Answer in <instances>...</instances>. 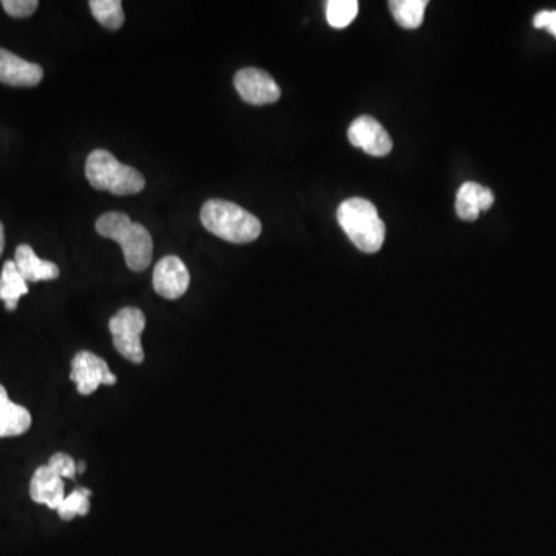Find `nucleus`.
<instances>
[{"label":"nucleus","instance_id":"nucleus-1","mask_svg":"<svg viewBox=\"0 0 556 556\" xmlns=\"http://www.w3.org/2000/svg\"><path fill=\"white\" fill-rule=\"evenodd\" d=\"M96 231L102 237L119 243L127 266L132 271L141 272L149 268L152 263L153 240L143 224L133 223L123 212H109L98 218Z\"/></svg>","mask_w":556,"mask_h":556},{"label":"nucleus","instance_id":"nucleus-2","mask_svg":"<svg viewBox=\"0 0 556 556\" xmlns=\"http://www.w3.org/2000/svg\"><path fill=\"white\" fill-rule=\"evenodd\" d=\"M201 223L221 240L245 245L262 234V223L238 204L224 200H209L201 209Z\"/></svg>","mask_w":556,"mask_h":556},{"label":"nucleus","instance_id":"nucleus-3","mask_svg":"<svg viewBox=\"0 0 556 556\" xmlns=\"http://www.w3.org/2000/svg\"><path fill=\"white\" fill-rule=\"evenodd\" d=\"M337 220L354 246L365 254H374L384 246L385 223L376 206L363 198H350L340 204Z\"/></svg>","mask_w":556,"mask_h":556},{"label":"nucleus","instance_id":"nucleus-4","mask_svg":"<svg viewBox=\"0 0 556 556\" xmlns=\"http://www.w3.org/2000/svg\"><path fill=\"white\" fill-rule=\"evenodd\" d=\"M85 175L95 189L115 195H135L146 187L143 173L119 163L107 150H93L85 163Z\"/></svg>","mask_w":556,"mask_h":556},{"label":"nucleus","instance_id":"nucleus-5","mask_svg":"<svg viewBox=\"0 0 556 556\" xmlns=\"http://www.w3.org/2000/svg\"><path fill=\"white\" fill-rule=\"evenodd\" d=\"M144 328H146V316L141 309L133 306L119 309L109 322L115 350L124 359L136 365L144 362L143 343H141Z\"/></svg>","mask_w":556,"mask_h":556},{"label":"nucleus","instance_id":"nucleus-6","mask_svg":"<svg viewBox=\"0 0 556 556\" xmlns=\"http://www.w3.org/2000/svg\"><path fill=\"white\" fill-rule=\"evenodd\" d=\"M70 379L75 382L78 393L82 396H90L101 385H115L118 382L115 374L109 370L106 360L90 351H79L73 357Z\"/></svg>","mask_w":556,"mask_h":556},{"label":"nucleus","instance_id":"nucleus-7","mask_svg":"<svg viewBox=\"0 0 556 556\" xmlns=\"http://www.w3.org/2000/svg\"><path fill=\"white\" fill-rule=\"evenodd\" d=\"M234 85L241 99L252 106L274 104L282 96L274 78L260 68H243L235 75Z\"/></svg>","mask_w":556,"mask_h":556},{"label":"nucleus","instance_id":"nucleus-8","mask_svg":"<svg viewBox=\"0 0 556 556\" xmlns=\"http://www.w3.org/2000/svg\"><path fill=\"white\" fill-rule=\"evenodd\" d=\"M190 274L183 260L177 255L161 258L153 271V289L167 300H177L186 294Z\"/></svg>","mask_w":556,"mask_h":556},{"label":"nucleus","instance_id":"nucleus-9","mask_svg":"<svg viewBox=\"0 0 556 556\" xmlns=\"http://www.w3.org/2000/svg\"><path fill=\"white\" fill-rule=\"evenodd\" d=\"M348 138L353 146L360 147L371 156H385L393 149V141L384 126L371 118L360 116L351 124Z\"/></svg>","mask_w":556,"mask_h":556},{"label":"nucleus","instance_id":"nucleus-10","mask_svg":"<svg viewBox=\"0 0 556 556\" xmlns=\"http://www.w3.org/2000/svg\"><path fill=\"white\" fill-rule=\"evenodd\" d=\"M44 78L41 65L31 64L0 48V82L11 87H36Z\"/></svg>","mask_w":556,"mask_h":556},{"label":"nucleus","instance_id":"nucleus-11","mask_svg":"<svg viewBox=\"0 0 556 556\" xmlns=\"http://www.w3.org/2000/svg\"><path fill=\"white\" fill-rule=\"evenodd\" d=\"M30 496L36 504L58 510L65 499L64 481L50 465H42L31 478Z\"/></svg>","mask_w":556,"mask_h":556},{"label":"nucleus","instance_id":"nucleus-12","mask_svg":"<svg viewBox=\"0 0 556 556\" xmlns=\"http://www.w3.org/2000/svg\"><path fill=\"white\" fill-rule=\"evenodd\" d=\"M495 203V195L489 187L478 183H464L456 195V212L464 221L478 220L482 212L489 211Z\"/></svg>","mask_w":556,"mask_h":556},{"label":"nucleus","instance_id":"nucleus-13","mask_svg":"<svg viewBox=\"0 0 556 556\" xmlns=\"http://www.w3.org/2000/svg\"><path fill=\"white\" fill-rule=\"evenodd\" d=\"M31 421L30 411L10 401L7 390L0 384V438H16L27 433Z\"/></svg>","mask_w":556,"mask_h":556},{"label":"nucleus","instance_id":"nucleus-14","mask_svg":"<svg viewBox=\"0 0 556 556\" xmlns=\"http://www.w3.org/2000/svg\"><path fill=\"white\" fill-rule=\"evenodd\" d=\"M14 263L25 282H47L59 277L58 265L41 260L30 245L17 246Z\"/></svg>","mask_w":556,"mask_h":556},{"label":"nucleus","instance_id":"nucleus-15","mask_svg":"<svg viewBox=\"0 0 556 556\" xmlns=\"http://www.w3.org/2000/svg\"><path fill=\"white\" fill-rule=\"evenodd\" d=\"M28 294V285L21 272L17 271L16 263L7 262L0 275V300H4L7 311H16L17 303L22 295Z\"/></svg>","mask_w":556,"mask_h":556},{"label":"nucleus","instance_id":"nucleus-16","mask_svg":"<svg viewBox=\"0 0 556 556\" xmlns=\"http://www.w3.org/2000/svg\"><path fill=\"white\" fill-rule=\"evenodd\" d=\"M427 0H391L390 10L394 21L405 30H416L424 22Z\"/></svg>","mask_w":556,"mask_h":556},{"label":"nucleus","instance_id":"nucleus-17","mask_svg":"<svg viewBox=\"0 0 556 556\" xmlns=\"http://www.w3.org/2000/svg\"><path fill=\"white\" fill-rule=\"evenodd\" d=\"M89 5L93 16L102 27L109 30H119L123 27L126 17H124L123 4L119 0H92Z\"/></svg>","mask_w":556,"mask_h":556},{"label":"nucleus","instance_id":"nucleus-18","mask_svg":"<svg viewBox=\"0 0 556 556\" xmlns=\"http://www.w3.org/2000/svg\"><path fill=\"white\" fill-rule=\"evenodd\" d=\"M359 2L356 0H329L326 4V19L333 28H346L356 19Z\"/></svg>","mask_w":556,"mask_h":556},{"label":"nucleus","instance_id":"nucleus-19","mask_svg":"<svg viewBox=\"0 0 556 556\" xmlns=\"http://www.w3.org/2000/svg\"><path fill=\"white\" fill-rule=\"evenodd\" d=\"M90 496L92 492L89 489L73 490L70 495L65 496L64 502L58 509L59 518L62 521H72L75 516H85L90 512Z\"/></svg>","mask_w":556,"mask_h":556},{"label":"nucleus","instance_id":"nucleus-20","mask_svg":"<svg viewBox=\"0 0 556 556\" xmlns=\"http://www.w3.org/2000/svg\"><path fill=\"white\" fill-rule=\"evenodd\" d=\"M50 465L62 479H75L78 475V464L73 461L72 456H68L67 453H56V455L51 456Z\"/></svg>","mask_w":556,"mask_h":556},{"label":"nucleus","instance_id":"nucleus-21","mask_svg":"<svg viewBox=\"0 0 556 556\" xmlns=\"http://www.w3.org/2000/svg\"><path fill=\"white\" fill-rule=\"evenodd\" d=\"M2 7L11 17L24 19L38 10L39 2L38 0H4Z\"/></svg>","mask_w":556,"mask_h":556},{"label":"nucleus","instance_id":"nucleus-22","mask_svg":"<svg viewBox=\"0 0 556 556\" xmlns=\"http://www.w3.org/2000/svg\"><path fill=\"white\" fill-rule=\"evenodd\" d=\"M536 28L549 30V33L556 38V11H540L533 19Z\"/></svg>","mask_w":556,"mask_h":556},{"label":"nucleus","instance_id":"nucleus-23","mask_svg":"<svg viewBox=\"0 0 556 556\" xmlns=\"http://www.w3.org/2000/svg\"><path fill=\"white\" fill-rule=\"evenodd\" d=\"M5 249V229L4 224L0 221V255L4 252Z\"/></svg>","mask_w":556,"mask_h":556},{"label":"nucleus","instance_id":"nucleus-24","mask_svg":"<svg viewBox=\"0 0 556 556\" xmlns=\"http://www.w3.org/2000/svg\"><path fill=\"white\" fill-rule=\"evenodd\" d=\"M85 472V462H79L78 464V475L79 473H84Z\"/></svg>","mask_w":556,"mask_h":556}]
</instances>
